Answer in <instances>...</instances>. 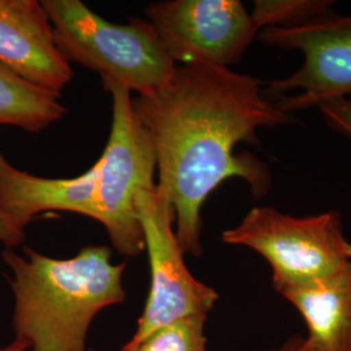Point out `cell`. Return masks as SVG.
<instances>
[{
	"label": "cell",
	"mask_w": 351,
	"mask_h": 351,
	"mask_svg": "<svg viewBox=\"0 0 351 351\" xmlns=\"http://www.w3.org/2000/svg\"><path fill=\"white\" fill-rule=\"evenodd\" d=\"M139 121L154 142L158 190L176 213V237L185 254L202 256V207L232 177L245 180L255 198L272 184L268 165L239 143L258 146L261 128L294 123L268 99L262 82L211 64L177 65L156 91L133 99Z\"/></svg>",
	"instance_id": "6da1fadb"
},
{
	"label": "cell",
	"mask_w": 351,
	"mask_h": 351,
	"mask_svg": "<svg viewBox=\"0 0 351 351\" xmlns=\"http://www.w3.org/2000/svg\"><path fill=\"white\" fill-rule=\"evenodd\" d=\"M1 259L11 272L13 333L29 351H88L97 315L125 301L126 263H113L108 246H85L69 259L24 246Z\"/></svg>",
	"instance_id": "7a4b0ae2"
},
{
	"label": "cell",
	"mask_w": 351,
	"mask_h": 351,
	"mask_svg": "<svg viewBox=\"0 0 351 351\" xmlns=\"http://www.w3.org/2000/svg\"><path fill=\"white\" fill-rule=\"evenodd\" d=\"M53 27L55 43L66 62L81 64L138 95L164 86L176 65L165 53L149 20L108 23L81 0L40 1Z\"/></svg>",
	"instance_id": "3957f363"
},
{
	"label": "cell",
	"mask_w": 351,
	"mask_h": 351,
	"mask_svg": "<svg viewBox=\"0 0 351 351\" xmlns=\"http://www.w3.org/2000/svg\"><path fill=\"white\" fill-rule=\"evenodd\" d=\"M221 239L259 254L271 265L276 291L324 278L351 263V242L339 211L295 217L268 206L254 207Z\"/></svg>",
	"instance_id": "277c9868"
},
{
	"label": "cell",
	"mask_w": 351,
	"mask_h": 351,
	"mask_svg": "<svg viewBox=\"0 0 351 351\" xmlns=\"http://www.w3.org/2000/svg\"><path fill=\"white\" fill-rule=\"evenodd\" d=\"M112 95V126L108 142L97 160L95 204L98 220L106 228L113 247L136 258L145 251V239L134 199L154 184L158 158L150 133L139 121L128 88L103 81Z\"/></svg>",
	"instance_id": "5b68a950"
},
{
	"label": "cell",
	"mask_w": 351,
	"mask_h": 351,
	"mask_svg": "<svg viewBox=\"0 0 351 351\" xmlns=\"http://www.w3.org/2000/svg\"><path fill=\"white\" fill-rule=\"evenodd\" d=\"M264 45L300 51L303 64L294 73L264 88L282 112L306 111L329 101H351V13H324L293 27H271L258 33Z\"/></svg>",
	"instance_id": "8992f818"
},
{
	"label": "cell",
	"mask_w": 351,
	"mask_h": 351,
	"mask_svg": "<svg viewBox=\"0 0 351 351\" xmlns=\"http://www.w3.org/2000/svg\"><path fill=\"white\" fill-rule=\"evenodd\" d=\"M150 263V290L136 332L124 346H133L152 332L177 320L211 314L219 293L191 275L173 223L172 204L155 186L134 199Z\"/></svg>",
	"instance_id": "52a82bcc"
},
{
	"label": "cell",
	"mask_w": 351,
	"mask_h": 351,
	"mask_svg": "<svg viewBox=\"0 0 351 351\" xmlns=\"http://www.w3.org/2000/svg\"><path fill=\"white\" fill-rule=\"evenodd\" d=\"M145 13L168 58L177 65L228 68L241 60L258 36L239 0H167Z\"/></svg>",
	"instance_id": "ba28073f"
},
{
	"label": "cell",
	"mask_w": 351,
	"mask_h": 351,
	"mask_svg": "<svg viewBox=\"0 0 351 351\" xmlns=\"http://www.w3.org/2000/svg\"><path fill=\"white\" fill-rule=\"evenodd\" d=\"M0 63L32 85L60 95L72 80L40 1L0 0Z\"/></svg>",
	"instance_id": "9c48e42d"
},
{
	"label": "cell",
	"mask_w": 351,
	"mask_h": 351,
	"mask_svg": "<svg viewBox=\"0 0 351 351\" xmlns=\"http://www.w3.org/2000/svg\"><path fill=\"white\" fill-rule=\"evenodd\" d=\"M98 168L73 178H45L16 168L0 152V210L25 229L49 211L78 213L98 220L95 184Z\"/></svg>",
	"instance_id": "30bf717a"
},
{
	"label": "cell",
	"mask_w": 351,
	"mask_h": 351,
	"mask_svg": "<svg viewBox=\"0 0 351 351\" xmlns=\"http://www.w3.org/2000/svg\"><path fill=\"white\" fill-rule=\"evenodd\" d=\"M300 313L311 351H351V263L329 276L280 289Z\"/></svg>",
	"instance_id": "8fae6325"
},
{
	"label": "cell",
	"mask_w": 351,
	"mask_h": 351,
	"mask_svg": "<svg viewBox=\"0 0 351 351\" xmlns=\"http://www.w3.org/2000/svg\"><path fill=\"white\" fill-rule=\"evenodd\" d=\"M59 99L60 95L32 85L0 63V125L42 132L66 112Z\"/></svg>",
	"instance_id": "7c38bea8"
},
{
	"label": "cell",
	"mask_w": 351,
	"mask_h": 351,
	"mask_svg": "<svg viewBox=\"0 0 351 351\" xmlns=\"http://www.w3.org/2000/svg\"><path fill=\"white\" fill-rule=\"evenodd\" d=\"M330 0H256L250 13L258 33L271 27H293L329 12Z\"/></svg>",
	"instance_id": "4fadbf2b"
},
{
	"label": "cell",
	"mask_w": 351,
	"mask_h": 351,
	"mask_svg": "<svg viewBox=\"0 0 351 351\" xmlns=\"http://www.w3.org/2000/svg\"><path fill=\"white\" fill-rule=\"evenodd\" d=\"M207 316H191L162 326L120 351H208Z\"/></svg>",
	"instance_id": "5bb4252c"
},
{
	"label": "cell",
	"mask_w": 351,
	"mask_h": 351,
	"mask_svg": "<svg viewBox=\"0 0 351 351\" xmlns=\"http://www.w3.org/2000/svg\"><path fill=\"white\" fill-rule=\"evenodd\" d=\"M326 124L351 141V101L348 99L329 101L317 107Z\"/></svg>",
	"instance_id": "9a60e30c"
},
{
	"label": "cell",
	"mask_w": 351,
	"mask_h": 351,
	"mask_svg": "<svg viewBox=\"0 0 351 351\" xmlns=\"http://www.w3.org/2000/svg\"><path fill=\"white\" fill-rule=\"evenodd\" d=\"M25 239V229L17 226L11 217L0 210V243L7 249H13L23 245Z\"/></svg>",
	"instance_id": "2e32d148"
},
{
	"label": "cell",
	"mask_w": 351,
	"mask_h": 351,
	"mask_svg": "<svg viewBox=\"0 0 351 351\" xmlns=\"http://www.w3.org/2000/svg\"><path fill=\"white\" fill-rule=\"evenodd\" d=\"M259 351H311L306 343V339L302 336H291L285 339L280 346Z\"/></svg>",
	"instance_id": "e0dca14e"
},
{
	"label": "cell",
	"mask_w": 351,
	"mask_h": 351,
	"mask_svg": "<svg viewBox=\"0 0 351 351\" xmlns=\"http://www.w3.org/2000/svg\"><path fill=\"white\" fill-rule=\"evenodd\" d=\"M0 351H29V345L26 343L25 341L14 337L7 345H0ZM88 351L95 350L88 349Z\"/></svg>",
	"instance_id": "ac0fdd59"
}]
</instances>
